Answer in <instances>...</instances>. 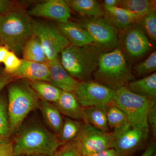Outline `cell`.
Segmentation results:
<instances>
[{"mask_svg": "<svg viewBox=\"0 0 156 156\" xmlns=\"http://www.w3.org/2000/svg\"><path fill=\"white\" fill-rule=\"evenodd\" d=\"M13 144L14 156H53L64 144L44 126L34 124L21 129Z\"/></svg>", "mask_w": 156, "mask_h": 156, "instance_id": "cell-1", "label": "cell"}, {"mask_svg": "<svg viewBox=\"0 0 156 156\" xmlns=\"http://www.w3.org/2000/svg\"><path fill=\"white\" fill-rule=\"evenodd\" d=\"M94 74L96 82L115 91L126 87L134 78L130 60L120 48L101 53Z\"/></svg>", "mask_w": 156, "mask_h": 156, "instance_id": "cell-2", "label": "cell"}, {"mask_svg": "<svg viewBox=\"0 0 156 156\" xmlns=\"http://www.w3.org/2000/svg\"><path fill=\"white\" fill-rule=\"evenodd\" d=\"M33 20L22 10L11 9L0 14V38L3 45L16 55L34 36Z\"/></svg>", "mask_w": 156, "mask_h": 156, "instance_id": "cell-3", "label": "cell"}, {"mask_svg": "<svg viewBox=\"0 0 156 156\" xmlns=\"http://www.w3.org/2000/svg\"><path fill=\"white\" fill-rule=\"evenodd\" d=\"M8 87V114L11 134L18 131L27 115L39 107V96L28 80L10 83Z\"/></svg>", "mask_w": 156, "mask_h": 156, "instance_id": "cell-4", "label": "cell"}, {"mask_svg": "<svg viewBox=\"0 0 156 156\" xmlns=\"http://www.w3.org/2000/svg\"><path fill=\"white\" fill-rule=\"evenodd\" d=\"M102 53L101 48L95 44H70L62 51L60 62L70 75L84 82L96 70Z\"/></svg>", "mask_w": 156, "mask_h": 156, "instance_id": "cell-5", "label": "cell"}, {"mask_svg": "<svg viewBox=\"0 0 156 156\" xmlns=\"http://www.w3.org/2000/svg\"><path fill=\"white\" fill-rule=\"evenodd\" d=\"M115 92L114 103L125 113L129 124L136 128L149 129L148 114L155 104V101L135 94L126 87H121Z\"/></svg>", "mask_w": 156, "mask_h": 156, "instance_id": "cell-6", "label": "cell"}, {"mask_svg": "<svg viewBox=\"0 0 156 156\" xmlns=\"http://www.w3.org/2000/svg\"><path fill=\"white\" fill-rule=\"evenodd\" d=\"M34 35L40 40L48 61L53 60L70 44L57 27L46 21L33 20Z\"/></svg>", "mask_w": 156, "mask_h": 156, "instance_id": "cell-7", "label": "cell"}, {"mask_svg": "<svg viewBox=\"0 0 156 156\" xmlns=\"http://www.w3.org/2000/svg\"><path fill=\"white\" fill-rule=\"evenodd\" d=\"M75 140L81 155L88 156L113 148L114 136L111 132H103L83 123Z\"/></svg>", "mask_w": 156, "mask_h": 156, "instance_id": "cell-8", "label": "cell"}, {"mask_svg": "<svg viewBox=\"0 0 156 156\" xmlns=\"http://www.w3.org/2000/svg\"><path fill=\"white\" fill-rule=\"evenodd\" d=\"M74 92L83 108L108 105L114 102L116 95L115 90L92 81L80 82Z\"/></svg>", "mask_w": 156, "mask_h": 156, "instance_id": "cell-9", "label": "cell"}, {"mask_svg": "<svg viewBox=\"0 0 156 156\" xmlns=\"http://www.w3.org/2000/svg\"><path fill=\"white\" fill-rule=\"evenodd\" d=\"M79 24L92 37L99 48L112 49L117 46L116 30L106 17H92L82 20Z\"/></svg>", "mask_w": 156, "mask_h": 156, "instance_id": "cell-10", "label": "cell"}, {"mask_svg": "<svg viewBox=\"0 0 156 156\" xmlns=\"http://www.w3.org/2000/svg\"><path fill=\"white\" fill-rule=\"evenodd\" d=\"M112 133L114 136L113 148L120 156H128L145 143L148 138L149 129L136 128L129 125Z\"/></svg>", "mask_w": 156, "mask_h": 156, "instance_id": "cell-11", "label": "cell"}, {"mask_svg": "<svg viewBox=\"0 0 156 156\" xmlns=\"http://www.w3.org/2000/svg\"><path fill=\"white\" fill-rule=\"evenodd\" d=\"M29 16L44 17L56 20L59 23L68 21L70 9L63 0H48L39 3L26 11Z\"/></svg>", "mask_w": 156, "mask_h": 156, "instance_id": "cell-12", "label": "cell"}, {"mask_svg": "<svg viewBox=\"0 0 156 156\" xmlns=\"http://www.w3.org/2000/svg\"><path fill=\"white\" fill-rule=\"evenodd\" d=\"M125 31L124 47L131 58H139L151 50L149 40L137 25H133Z\"/></svg>", "mask_w": 156, "mask_h": 156, "instance_id": "cell-13", "label": "cell"}, {"mask_svg": "<svg viewBox=\"0 0 156 156\" xmlns=\"http://www.w3.org/2000/svg\"><path fill=\"white\" fill-rule=\"evenodd\" d=\"M51 85L66 92H74L80 82L70 75L66 71L58 56L48 62Z\"/></svg>", "mask_w": 156, "mask_h": 156, "instance_id": "cell-14", "label": "cell"}, {"mask_svg": "<svg viewBox=\"0 0 156 156\" xmlns=\"http://www.w3.org/2000/svg\"><path fill=\"white\" fill-rule=\"evenodd\" d=\"M12 78L28 79L29 81H42L49 83L50 73L48 63H38L21 59L17 70L9 75Z\"/></svg>", "mask_w": 156, "mask_h": 156, "instance_id": "cell-15", "label": "cell"}, {"mask_svg": "<svg viewBox=\"0 0 156 156\" xmlns=\"http://www.w3.org/2000/svg\"><path fill=\"white\" fill-rule=\"evenodd\" d=\"M57 27L70 44L78 47L95 44L92 37L79 23L68 20L59 23Z\"/></svg>", "mask_w": 156, "mask_h": 156, "instance_id": "cell-16", "label": "cell"}, {"mask_svg": "<svg viewBox=\"0 0 156 156\" xmlns=\"http://www.w3.org/2000/svg\"><path fill=\"white\" fill-rule=\"evenodd\" d=\"M54 105L61 114L73 119L82 120L83 108L73 92L62 91Z\"/></svg>", "mask_w": 156, "mask_h": 156, "instance_id": "cell-17", "label": "cell"}, {"mask_svg": "<svg viewBox=\"0 0 156 156\" xmlns=\"http://www.w3.org/2000/svg\"><path fill=\"white\" fill-rule=\"evenodd\" d=\"M104 6L106 18L111 22L115 28L122 30L134 25L140 17L125 9L118 7Z\"/></svg>", "mask_w": 156, "mask_h": 156, "instance_id": "cell-18", "label": "cell"}, {"mask_svg": "<svg viewBox=\"0 0 156 156\" xmlns=\"http://www.w3.org/2000/svg\"><path fill=\"white\" fill-rule=\"evenodd\" d=\"M82 120L84 123L98 130L110 132L106 115V105H96L83 108Z\"/></svg>", "mask_w": 156, "mask_h": 156, "instance_id": "cell-19", "label": "cell"}, {"mask_svg": "<svg viewBox=\"0 0 156 156\" xmlns=\"http://www.w3.org/2000/svg\"><path fill=\"white\" fill-rule=\"evenodd\" d=\"M126 87L135 94L156 101V73H152L137 80L131 81Z\"/></svg>", "mask_w": 156, "mask_h": 156, "instance_id": "cell-20", "label": "cell"}, {"mask_svg": "<svg viewBox=\"0 0 156 156\" xmlns=\"http://www.w3.org/2000/svg\"><path fill=\"white\" fill-rule=\"evenodd\" d=\"M39 107L47 125L56 135L58 136L63 122L61 113L55 105L42 99Z\"/></svg>", "mask_w": 156, "mask_h": 156, "instance_id": "cell-21", "label": "cell"}, {"mask_svg": "<svg viewBox=\"0 0 156 156\" xmlns=\"http://www.w3.org/2000/svg\"><path fill=\"white\" fill-rule=\"evenodd\" d=\"M66 2L70 9L81 16L89 18L103 16L101 6L95 0H73Z\"/></svg>", "mask_w": 156, "mask_h": 156, "instance_id": "cell-22", "label": "cell"}, {"mask_svg": "<svg viewBox=\"0 0 156 156\" xmlns=\"http://www.w3.org/2000/svg\"><path fill=\"white\" fill-rule=\"evenodd\" d=\"M22 54L23 58L27 61L48 63V61L41 41L34 35L26 44Z\"/></svg>", "mask_w": 156, "mask_h": 156, "instance_id": "cell-23", "label": "cell"}, {"mask_svg": "<svg viewBox=\"0 0 156 156\" xmlns=\"http://www.w3.org/2000/svg\"><path fill=\"white\" fill-rule=\"evenodd\" d=\"M34 91L42 100L55 103L60 97L62 90L48 82L42 81L28 80Z\"/></svg>", "mask_w": 156, "mask_h": 156, "instance_id": "cell-24", "label": "cell"}, {"mask_svg": "<svg viewBox=\"0 0 156 156\" xmlns=\"http://www.w3.org/2000/svg\"><path fill=\"white\" fill-rule=\"evenodd\" d=\"M106 115L109 129L115 133L130 125L124 112L114 103L106 105Z\"/></svg>", "mask_w": 156, "mask_h": 156, "instance_id": "cell-25", "label": "cell"}, {"mask_svg": "<svg viewBox=\"0 0 156 156\" xmlns=\"http://www.w3.org/2000/svg\"><path fill=\"white\" fill-rule=\"evenodd\" d=\"M117 7L140 17L151 11H155L154 2L149 0H122L119 1Z\"/></svg>", "mask_w": 156, "mask_h": 156, "instance_id": "cell-26", "label": "cell"}, {"mask_svg": "<svg viewBox=\"0 0 156 156\" xmlns=\"http://www.w3.org/2000/svg\"><path fill=\"white\" fill-rule=\"evenodd\" d=\"M82 126L83 124L79 120L66 117L58 136L60 142L65 144L76 139L81 131Z\"/></svg>", "mask_w": 156, "mask_h": 156, "instance_id": "cell-27", "label": "cell"}, {"mask_svg": "<svg viewBox=\"0 0 156 156\" xmlns=\"http://www.w3.org/2000/svg\"><path fill=\"white\" fill-rule=\"evenodd\" d=\"M136 24L145 34L148 38L154 41L156 40V13L151 11L140 18Z\"/></svg>", "mask_w": 156, "mask_h": 156, "instance_id": "cell-28", "label": "cell"}, {"mask_svg": "<svg viewBox=\"0 0 156 156\" xmlns=\"http://www.w3.org/2000/svg\"><path fill=\"white\" fill-rule=\"evenodd\" d=\"M7 107L5 99L0 97V139H9L11 135Z\"/></svg>", "mask_w": 156, "mask_h": 156, "instance_id": "cell-29", "label": "cell"}, {"mask_svg": "<svg viewBox=\"0 0 156 156\" xmlns=\"http://www.w3.org/2000/svg\"><path fill=\"white\" fill-rule=\"evenodd\" d=\"M156 69V51H154L144 61L134 66L133 73L138 76L151 73Z\"/></svg>", "mask_w": 156, "mask_h": 156, "instance_id": "cell-30", "label": "cell"}, {"mask_svg": "<svg viewBox=\"0 0 156 156\" xmlns=\"http://www.w3.org/2000/svg\"><path fill=\"white\" fill-rule=\"evenodd\" d=\"M3 63L5 65V72L9 76L17 70L21 64V59L12 51H9Z\"/></svg>", "mask_w": 156, "mask_h": 156, "instance_id": "cell-31", "label": "cell"}, {"mask_svg": "<svg viewBox=\"0 0 156 156\" xmlns=\"http://www.w3.org/2000/svg\"><path fill=\"white\" fill-rule=\"evenodd\" d=\"M53 156H82L80 151L73 140L62 146Z\"/></svg>", "mask_w": 156, "mask_h": 156, "instance_id": "cell-32", "label": "cell"}, {"mask_svg": "<svg viewBox=\"0 0 156 156\" xmlns=\"http://www.w3.org/2000/svg\"><path fill=\"white\" fill-rule=\"evenodd\" d=\"M0 156H14L13 142L9 139H0Z\"/></svg>", "mask_w": 156, "mask_h": 156, "instance_id": "cell-33", "label": "cell"}, {"mask_svg": "<svg viewBox=\"0 0 156 156\" xmlns=\"http://www.w3.org/2000/svg\"><path fill=\"white\" fill-rule=\"evenodd\" d=\"M147 123L154 138L156 136V103L151 108L147 115Z\"/></svg>", "mask_w": 156, "mask_h": 156, "instance_id": "cell-34", "label": "cell"}, {"mask_svg": "<svg viewBox=\"0 0 156 156\" xmlns=\"http://www.w3.org/2000/svg\"><path fill=\"white\" fill-rule=\"evenodd\" d=\"M13 3L8 0H0V14H4L12 9Z\"/></svg>", "mask_w": 156, "mask_h": 156, "instance_id": "cell-35", "label": "cell"}, {"mask_svg": "<svg viewBox=\"0 0 156 156\" xmlns=\"http://www.w3.org/2000/svg\"><path fill=\"white\" fill-rule=\"evenodd\" d=\"M88 156H120L113 148Z\"/></svg>", "mask_w": 156, "mask_h": 156, "instance_id": "cell-36", "label": "cell"}, {"mask_svg": "<svg viewBox=\"0 0 156 156\" xmlns=\"http://www.w3.org/2000/svg\"><path fill=\"white\" fill-rule=\"evenodd\" d=\"M12 80V78L7 75L0 77V92L4 87L11 83Z\"/></svg>", "mask_w": 156, "mask_h": 156, "instance_id": "cell-37", "label": "cell"}, {"mask_svg": "<svg viewBox=\"0 0 156 156\" xmlns=\"http://www.w3.org/2000/svg\"><path fill=\"white\" fill-rule=\"evenodd\" d=\"M155 151V144H151L147 146L141 156H153Z\"/></svg>", "mask_w": 156, "mask_h": 156, "instance_id": "cell-38", "label": "cell"}, {"mask_svg": "<svg viewBox=\"0 0 156 156\" xmlns=\"http://www.w3.org/2000/svg\"><path fill=\"white\" fill-rule=\"evenodd\" d=\"M9 50L5 46H0V63L4 62Z\"/></svg>", "mask_w": 156, "mask_h": 156, "instance_id": "cell-39", "label": "cell"}, {"mask_svg": "<svg viewBox=\"0 0 156 156\" xmlns=\"http://www.w3.org/2000/svg\"><path fill=\"white\" fill-rule=\"evenodd\" d=\"M119 1V0H105L103 2L104 5L109 7H117Z\"/></svg>", "mask_w": 156, "mask_h": 156, "instance_id": "cell-40", "label": "cell"}, {"mask_svg": "<svg viewBox=\"0 0 156 156\" xmlns=\"http://www.w3.org/2000/svg\"><path fill=\"white\" fill-rule=\"evenodd\" d=\"M1 45H3L2 43V40H1V38H0V46Z\"/></svg>", "mask_w": 156, "mask_h": 156, "instance_id": "cell-41", "label": "cell"}, {"mask_svg": "<svg viewBox=\"0 0 156 156\" xmlns=\"http://www.w3.org/2000/svg\"><path fill=\"white\" fill-rule=\"evenodd\" d=\"M25 156L19 155V156Z\"/></svg>", "mask_w": 156, "mask_h": 156, "instance_id": "cell-42", "label": "cell"}, {"mask_svg": "<svg viewBox=\"0 0 156 156\" xmlns=\"http://www.w3.org/2000/svg\"></svg>", "mask_w": 156, "mask_h": 156, "instance_id": "cell-43", "label": "cell"}]
</instances>
